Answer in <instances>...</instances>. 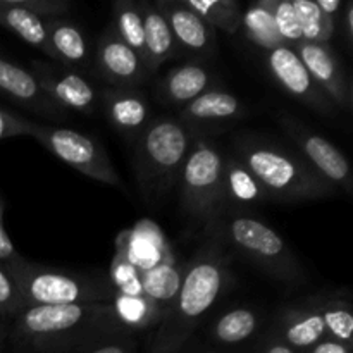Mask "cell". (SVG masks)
<instances>
[{
	"instance_id": "cell-1",
	"label": "cell",
	"mask_w": 353,
	"mask_h": 353,
	"mask_svg": "<svg viewBox=\"0 0 353 353\" xmlns=\"http://www.w3.org/2000/svg\"><path fill=\"white\" fill-rule=\"evenodd\" d=\"M231 255L221 241L205 236L183 265V278L171 307L159 323L148 353H178L214 303L230 290Z\"/></svg>"
},
{
	"instance_id": "cell-2",
	"label": "cell",
	"mask_w": 353,
	"mask_h": 353,
	"mask_svg": "<svg viewBox=\"0 0 353 353\" xmlns=\"http://www.w3.org/2000/svg\"><path fill=\"white\" fill-rule=\"evenodd\" d=\"M126 333L133 331L123 326L112 303H69L26 307L16 317L12 340L38 353H81Z\"/></svg>"
},
{
	"instance_id": "cell-3",
	"label": "cell",
	"mask_w": 353,
	"mask_h": 353,
	"mask_svg": "<svg viewBox=\"0 0 353 353\" xmlns=\"http://www.w3.org/2000/svg\"><path fill=\"white\" fill-rule=\"evenodd\" d=\"M257 178L269 200L309 202L333 196L338 192L317 174L296 152L252 133L234 137L233 152Z\"/></svg>"
},
{
	"instance_id": "cell-4",
	"label": "cell",
	"mask_w": 353,
	"mask_h": 353,
	"mask_svg": "<svg viewBox=\"0 0 353 353\" xmlns=\"http://www.w3.org/2000/svg\"><path fill=\"white\" fill-rule=\"evenodd\" d=\"M200 131L178 117H155L134 140V174L141 196L161 203L178 185L183 164Z\"/></svg>"
},
{
	"instance_id": "cell-5",
	"label": "cell",
	"mask_w": 353,
	"mask_h": 353,
	"mask_svg": "<svg viewBox=\"0 0 353 353\" xmlns=\"http://www.w3.org/2000/svg\"><path fill=\"white\" fill-rule=\"evenodd\" d=\"M203 233L236 250L271 278L283 283L305 281V272L288 243L257 217L243 212L223 214L207 223Z\"/></svg>"
},
{
	"instance_id": "cell-6",
	"label": "cell",
	"mask_w": 353,
	"mask_h": 353,
	"mask_svg": "<svg viewBox=\"0 0 353 353\" xmlns=\"http://www.w3.org/2000/svg\"><path fill=\"white\" fill-rule=\"evenodd\" d=\"M26 307L69 303H112L116 296L107 276L85 274L37 264L17 255L6 264Z\"/></svg>"
},
{
	"instance_id": "cell-7",
	"label": "cell",
	"mask_w": 353,
	"mask_h": 353,
	"mask_svg": "<svg viewBox=\"0 0 353 353\" xmlns=\"http://www.w3.org/2000/svg\"><path fill=\"white\" fill-rule=\"evenodd\" d=\"M224 154L212 140L196 134L179 174L181 209L188 216L210 223L224 214Z\"/></svg>"
},
{
	"instance_id": "cell-8",
	"label": "cell",
	"mask_w": 353,
	"mask_h": 353,
	"mask_svg": "<svg viewBox=\"0 0 353 353\" xmlns=\"http://www.w3.org/2000/svg\"><path fill=\"white\" fill-rule=\"evenodd\" d=\"M52 155L90 179L110 186H123L109 154L97 138L68 128L34 123L31 137Z\"/></svg>"
},
{
	"instance_id": "cell-9",
	"label": "cell",
	"mask_w": 353,
	"mask_h": 353,
	"mask_svg": "<svg viewBox=\"0 0 353 353\" xmlns=\"http://www.w3.org/2000/svg\"><path fill=\"white\" fill-rule=\"evenodd\" d=\"M279 123H281V128L286 131L288 138L296 147V154L317 174L323 176L336 190L352 193L353 178L350 162H348V159L345 157L340 148L334 147L323 134L310 131L295 117L285 116L279 119Z\"/></svg>"
},
{
	"instance_id": "cell-10",
	"label": "cell",
	"mask_w": 353,
	"mask_h": 353,
	"mask_svg": "<svg viewBox=\"0 0 353 353\" xmlns=\"http://www.w3.org/2000/svg\"><path fill=\"white\" fill-rule=\"evenodd\" d=\"M30 71L41 92L65 112L93 116L100 109V90L78 71L43 61L31 62Z\"/></svg>"
},
{
	"instance_id": "cell-11",
	"label": "cell",
	"mask_w": 353,
	"mask_h": 353,
	"mask_svg": "<svg viewBox=\"0 0 353 353\" xmlns=\"http://www.w3.org/2000/svg\"><path fill=\"white\" fill-rule=\"evenodd\" d=\"M264 64L276 85L296 102L324 116H333L338 107L317 86L309 69L292 47H279L264 52Z\"/></svg>"
},
{
	"instance_id": "cell-12",
	"label": "cell",
	"mask_w": 353,
	"mask_h": 353,
	"mask_svg": "<svg viewBox=\"0 0 353 353\" xmlns=\"http://www.w3.org/2000/svg\"><path fill=\"white\" fill-rule=\"evenodd\" d=\"M154 3L168 21L179 54L200 62H209L216 55V33L186 6L185 0H157Z\"/></svg>"
},
{
	"instance_id": "cell-13",
	"label": "cell",
	"mask_w": 353,
	"mask_h": 353,
	"mask_svg": "<svg viewBox=\"0 0 353 353\" xmlns=\"http://www.w3.org/2000/svg\"><path fill=\"white\" fill-rule=\"evenodd\" d=\"M95 65L107 86L138 88L150 78L143 59L110 30L100 34L97 41Z\"/></svg>"
},
{
	"instance_id": "cell-14",
	"label": "cell",
	"mask_w": 353,
	"mask_h": 353,
	"mask_svg": "<svg viewBox=\"0 0 353 353\" xmlns=\"http://www.w3.org/2000/svg\"><path fill=\"white\" fill-rule=\"evenodd\" d=\"M295 52L302 59L303 65L309 69L317 86L326 93L327 99L340 109L352 110V83L331 45L302 41L300 45H296Z\"/></svg>"
},
{
	"instance_id": "cell-15",
	"label": "cell",
	"mask_w": 353,
	"mask_h": 353,
	"mask_svg": "<svg viewBox=\"0 0 353 353\" xmlns=\"http://www.w3.org/2000/svg\"><path fill=\"white\" fill-rule=\"evenodd\" d=\"M272 334H276L295 352L310 350L319 341L327 338L326 323L314 296L279 309V312L276 314Z\"/></svg>"
},
{
	"instance_id": "cell-16",
	"label": "cell",
	"mask_w": 353,
	"mask_h": 353,
	"mask_svg": "<svg viewBox=\"0 0 353 353\" xmlns=\"http://www.w3.org/2000/svg\"><path fill=\"white\" fill-rule=\"evenodd\" d=\"M100 107L109 123L133 141L152 121L150 102L138 88L103 86L100 90Z\"/></svg>"
},
{
	"instance_id": "cell-17",
	"label": "cell",
	"mask_w": 353,
	"mask_h": 353,
	"mask_svg": "<svg viewBox=\"0 0 353 353\" xmlns=\"http://www.w3.org/2000/svg\"><path fill=\"white\" fill-rule=\"evenodd\" d=\"M0 95L17 105L50 121L68 119L69 112L55 105L37 83L30 69H24L7 59L0 57Z\"/></svg>"
},
{
	"instance_id": "cell-18",
	"label": "cell",
	"mask_w": 353,
	"mask_h": 353,
	"mask_svg": "<svg viewBox=\"0 0 353 353\" xmlns=\"http://www.w3.org/2000/svg\"><path fill=\"white\" fill-rule=\"evenodd\" d=\"M216 74L207 62L186 61L174 65L157 83V99L168 107H185L196 97L216 88Z\"/></svg>"
},
{
	"instance_id": "cell-19",
	"label": "cell",
	"mask_w": 353,
	"mask_h": 353,
	"mask_svg": "<svg viewBox=\"0 0 353 353\" xmlns=\"http://www.w3.org/2000/svg\"><path fill=\"white\" fill-rule=\"evenodd\" d=\"M247 114L243 102L234 93L228 90L216 88L202 93L181 107L178 112V119L186 126L199 130L200 126H214V124H228L236 121Z\"/></svg>"
},
{
	"instance_id": "cell-20",
	"label": "cell",
	"mask_w": 353,
	"mask_h": 353,
	"mask_svg": "<svg viewBox=\"0 0 353 353\" xmlns=\"http://www.w3.org/2000/svg\"><path fill=\"white\" fill-rule=\"evenodd\" d=\"M269 202L261 183L248 171L247 165L233 154L224 155L223 203L224 214L243 212V207Z\"/></svg>"
},
{
	"instance_id": "cell-21",
	"label": "cell",
	"mask_w": 353,
	"mask_h": 353,
	"mask_svg": "<svg viewBox=\"0 0 353 353\" xmlns=\"http://www.w3.org/2000/svg\"><path fill=\"white\" fill-rule=\"evenodd\" d=\"M141 19H143V41H145V65L148 74H155L164 62L178 57L179 50L172 38L169 24L154 2H138Z\"/></svg>"
},
{
	"instance_id": "cell-22",
	"label": "cell",
	"mask_w": 353,
	"mask_h": 353,
	"mask_svg": "<svg viewBox=\"0 0 353 353\" xmlns=\"http://www.w3.org/2000/svg\"><path fill=\"white\" fill-rule=\"evenodd\" d=\"M50 43L52 61L61 62L62 65L69 68H83L90 62V48L81 28L76 26L71 21L64 17L50 19L45 23Z\"/></svg>"
},
{
	"instance_id": "cell-23",
	"label": "cell",
	"mask_w": 353,
	"mask_h": 353,
	"mask_svg": "<svg viewBox=\"0 0 353 353\" xmlns=\"http://www.w3.org/2000/svg\"><path fill=\"white\" fill-rule=\"evenodd\" d=\"M0 26L21 38L24 43L38 48L45 55L54 59L45 21L31 10L24 9L17 0H0Z\"/></svg>"
},
{
	"instance_id": "cell-24",
	"label": "cell",
	"mask_w": 353,
	"mask_h": 353,
	"mask_svg": "<svg viewBox=\"0 0 353 353\" xmlns=\"http://www.w3.org/2000/svg\"><path fill=\"white\" fill-rule=\"evenodd\" d=\"M181 278L183 268L176 264L172 255L165 261L159 262L157 265L150 268L148 271L141 272L143 295L148 296V300L154 303L161 317H164L169 307H171L172 300H174L176 293L179 290V285H181Z\"/></svg>"
},
{
	"instance_id": "cell-25",
	"label": "cell",
	"mask_w": 353,
	"mask_h": 353,
	"mask_svg": "<svg viewBox=\"0 0 353 353\" xmlns=\"http://www.w3.org/2000/svg\"><path fill=\"white\" fill-rule=\"evenodd\" d=\"M241 30L252 43L257 45L264 52L274 50L279 47H288L279 34L274 17H272L271 10L268 9L264 0L252 3L245 10L243 19H241Z\"/></svg>"
},
{
	"instance_id": "cell-26",
	"label": "cell",
	"mask_w": 353,
	"mask_h": 353,
	"mask_svg": "<svg viewBox=\"0 0 353 353\" xmlns=\"http://www.w3.org/2000/svg\"><path fill=\"white\" fill-rule=\"evenodd\" d=\"M259 324H261V317L255 310L248 307H236L219 316V319L212 324L210 334L219 343H241L257 333Z\"/></svg>"
},
{
	"instance_id": "cell-27",
	"label": "cell",
	"mask_w": 353,
	"mask_h": 353,
	"mask_svg": "<svg viewBox=\"0 0 353 353\" xmlns=\"http://www.w3.org/2000/svg\"><path fill=\"white\" fill-rule=\"evenodd\" d=\"M314 300L326 323L327 338L352 348L353 312L350 300L336 295H319L314 296Z\"/></svg>"
},
{
	"instance_id": "cell-28",
	"label": "cell",
	"mask_w": 353,
	"mask_h": 353,
	"mask_svg": "<svg viewBox=\"0 0 353 353\" xmlns=\"http://www.w3.org/2000/svg\"><path fill=\"white\" fill-rule=\"evenodd\" d=\"M110 31L128 47L133 48L145 62V41H143V19H141L138 2L133 0H117L112 6V23Z\"/></svg>"
},
{
	"instance_id": "cell-29",
	"label": "cell",
	"mask_w": 353,
	"mask_h": 353,
	"mask_svg": "<svg viewBox=\"0 0 353 353\" xmlns=\"http://www.w3.org/2000/svg\"><path fill=\"white\" fill-rule=\"evenodd\" d=\"M185 3L212 30L228 34H236L241 30L243 10L236 0H185Z\"/></svg>"
},
{
	"instance_id": "cell-30",
	"label": "cell",
	"mask_w": 353,
	"mask_h": 353,
	"mask_svg": "<svg viewBox=\"0 0 353 353\" xmlns=\"http://www.w3.org/2000/svg\"><path fill=\"white\" fill-rule=\"evenodd\" d=\"M292 3L300 21L303 41L330 45L334 34V28H336V21L326 16L317 7L316 0H292Z\"/></svg>"
},
{
	"instance_id": "cell-31",
	"label": "cell",
	"mask_w": 353,
	"mask_h": 353,
	"mask_svg": "<svg viewBox=\"0 0 353 353\" xmlns=\"http://www.w3.org/2000/svg\"><path fill=\"white\" fill-rule=\"evenodd\" d=\"M264 2L268 9L271 10L279 34L285 40V43L292 48L302 43V28H300V21L296 17L292 0H264Z\"/></svg>"
},
{
	"instance_id": "cell-32",
	"label": "cell",
	"mask_w": 353,
	"mask_h": 353,
	"mask_svg": "<svg viewBox=\"0 0 353 353\" xmlns=\"http://www.w3.org/2000/svg\"><path fill=\"white\" fill-rule=\"evenodd\" d=\"M23 310L24 302L19 295V290L7 272L6 265L0 264V317L16 319Z\"/></svg>"
},
{
	"instance_id": "cell-33",
	"label": "cell",
	"mask_w": 353,
	"mask_h": 353,
	"mask_svg": "<svg viewBox=\"0 0 353 353\" xmlns=\"http://www.w3.org/2000/svg\"><path fill=\"white\" fill-rule=\"evenodd\" d=\"M33 126L34 121L0 107V141L17 137H31Z\"/></svg>"
},
{
	"instance_id": "cell-34",
	"label": "cell",
	"mask_w": 353,
	"mask_h": 353,
	"mask_svg": "<svg viewBox=\"0 0 353 353\" xmlns=\"http://www.w3.org/2000/svg\"><path fill=\"white\" fill-rule=\"evenodd\" d=\"M24 9L37 14L45 23L50 19H59L71 9L69 0H17Z\"/></svg>"
},
{
	"instance_id": "cell-35",
	"label": "cell",
	"mask_w": 353,
	"mask_h": 353,
	"mask_svg": "<svg viewBox=\"0 0 353 353\" xmlns=\"http://www.w3.org/2000/svg\"><path fill=\"white\" fill-rule=\"evenodd\" d=\"M137 352V341H134L133 333L121 334V336L109 338L95 347L81 353H134Z\"/></svg>"
},
{
	"instance_id": "cell-36",
	"label": "cell",
	"mask_w": 353,
	"mask_h": 353,
	"mask_svg": "<svg viewBox=\"0 0 353 353\" xmlns=\"http://www.w3.org/2000/svg\"><path fill=\"white\" fill-rule=\"evenodd\" d=\"M3 212H6V202L0 196V264L6 265L17 257V252L14 248V243L10 240L9 233H7L6 226H3Z\"/></svg>"
},
{
	"instance_id": "cell-37",
	"label": "cell",
	"mask_w": 353,
	"mask_h": 353,
	"mask_svg": "<svg viewBox=\"0 0 353 353\" xmlns=\"http://www.w3.org/2000/svg\"><path fill=\"white\" fill-rule=\"evenodd\" d=\"M340 26H341V31H343L345 43H347L348 50H350L353 43V2L352 0H347V2H345L343 10H341Z\"/></svg>"
},
{
	"instance_id": "cell-38",
	"label": "cell",
	"mask_w": 353,
	"mask_h": 353,
	"mask_svg": "<svg viewBox=\"0 0 353 353\" xmlns=\"http://www.w3.org/2000/svg\"><path fill=\"white\" fill-rule=\"evenodd\" d=\"M305 353H352V348L345 347V345L338 343V341L331 340V338H324L323 341L312 347Z\"/></svg>"
},
{
	"instance_id": "cell-39",
	"label": "cell",
	"mask_w": 353,
	"mask_h": 353,
	"mask_svg": "<svg viewBox=\"0 0 353 353\" xmlns=\"http://www.w3.org/2000/svg\"><path fill=\"white\" fill-rule=\"evenodd\" d=\"M262 353H296L292 347L285 343V341L279 340L276 334H269L264 341V347H262Z\"/></svg>"
},
{
	"instance_id": "cell-40",
	"label": "cell",
	"mask_w": 353,
	"mask_h": 353,
	"mask_svg": "<svg viewBox=\"0 0 353 353\" xmlns=\"http://www.w3.org/2000/svg\"><path fill=\"white\" fill-rule=\"evenodd\" d=\"M316 3L317 7L326 14V16L333 17L334 21H336L338 12L341 14V10H343V6H345L343 0H316Z\"/></svg>"
},
{
	"instance_id": "cell-41",
	"label": "cell",
	"mask_w": 353,
	"mask_h": 353,
	"mask_svg": "<svg viewBox=\"0 0 353 353\" xmlns=\"http://www.w3.org/2000/svg\"><path fill=\"white\" fill-rule=\"evenodd\" d=\"M6 334H7V327L0 323V347H2L3 340H6Z\"/></svg>"
}]
</instances>
